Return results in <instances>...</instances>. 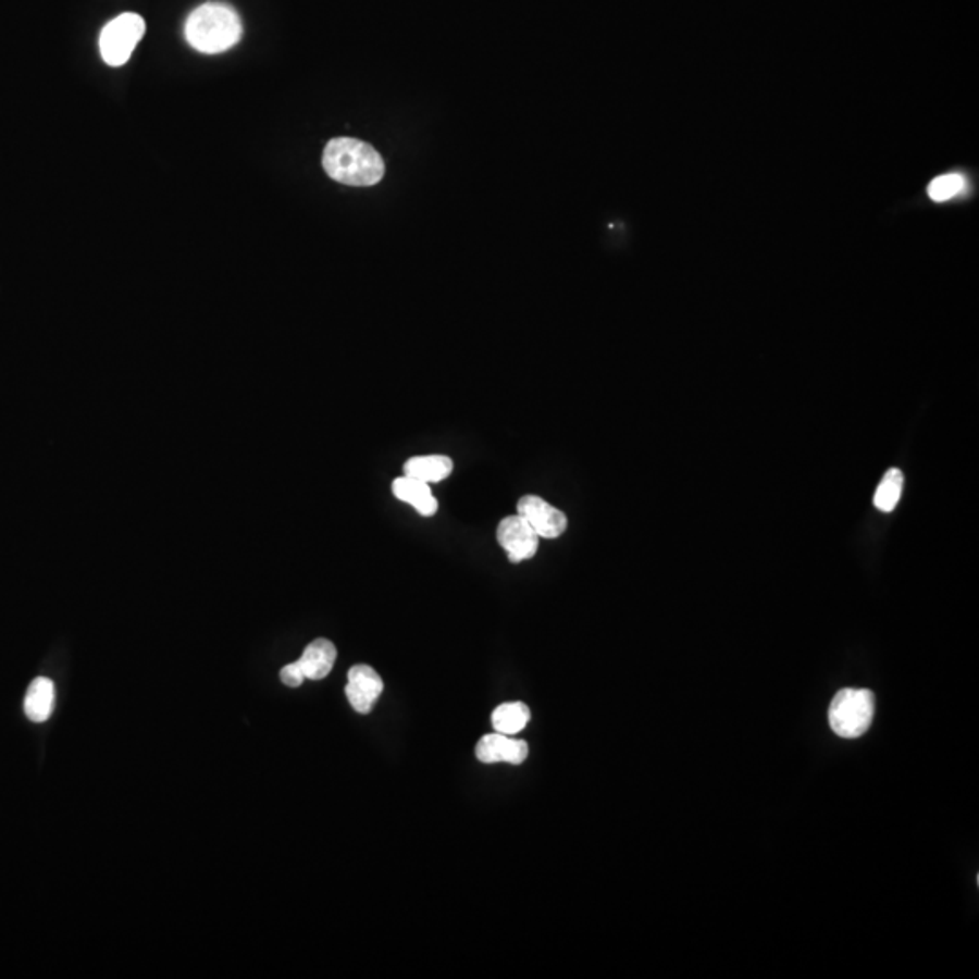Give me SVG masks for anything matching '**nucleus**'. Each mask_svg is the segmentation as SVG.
<instances>
[{
    "mask_svg": "<svg viewBox=\"0 0 979 979\" xmlns=\"http://www.w3.org/2000/svg\"><path fill=\"white\" fill-rule=\"evenodd\" d=\"M185 40L190 48L207 54L227 51L239 42L244 26L234 8L222 2H207L196 8L185 21Z\"/></svg>",
    "mask_w": 979,
    "mask_h": 979,
    "instance_id": "1",
    "label": "nucleus"
},
{
    "mask_svg": "<svg viewBox=\"0 0 979 979\" xmlns=\"http://www.w3.org/2000/svg\"><path fill=\"white\" fill-rule=\"evenodd\" d=\"M323 169L339 184L367 187L385 174V162L374 147L356 138H334L323 151Z\"/></svg>",
    "mask_w": 979,
    "mask_h": 979,
    "instance_id": "2",
    "label": "nucleus"
},
{
    "mask_svg": "<svg viewBox=\"0 0 979 979\" xmlns=\"http://www.w3.org/2000/svg\"><path fill=\"white\" fill-rule=\"evenodd\" d=\"M875 717V695L867 690L838 691L829 707V723L842 739H858L867 733Z\"/></svg>",
    "mask_w": 979,
    "mask_h": 979,
    "instance_id": "3",
    "label": "nucleus"
},
{
    "mask_svg": "<svg viewBox=\"0 0 979 979\" xmlns=\"http://www.w3.org/2000/svg\"><path fill=\"white\" fill-rule=\"evenodd\" d=\"M146 33V22L136 13H122L108 22L100 33V53L106 64L119 67L131 59L136 44Z\"/></svg>",
    "mask_w": 979,
    "mask_h": 979,
    "instance_id": "4",
    "label": "nucleus"
},
{
    "mask_svg": "<svg viewBox=\"0 0 979 979\" xmlns=\"http://www.w3.org/2000/svg\"><path fill=\"white\" fill-rule=\"evenodd\" d=\"M517 513L535 530L538 537L557 538L568 528V519L565 513L541 499L538 495L521 497L517 503Z\"/></svg>",
    "mask_w": 979,
    "mask_h": 979,
    "instance_id": "5",
    "label": "nucleus"
},
{
    "mask_svg": "<svg viewBox=\"0 0 979 979\" xmlns=\"http://www.w3.org/2000/svg\"><path fill=\"white\" fill-rule=\"evenodd\" d=\"M497 541L505 548L510 562H522L537 554L538 535L530 524L517 516L505 517L497 526Z\"/></svg>",
    "mask_w": 979,
    "mask_h": 979,
    "instance_id": "6",
    "label": "nucleus"
},
{
    "mask_svg": "<svg viewBox=\"0 0 979 979\" xmlns=\"http://www.w3.org/2000/svg\"><path fill=\"white\" fill-rule=\"evenodd\" d=\"M345 693L350 706L361 715H367L374 709L375 702L383 693V680L374 668H370L367 664H358L348 671Z\"/></svg>",
    "mask_w": 979,
    "mask_h": 979,
    "instance_id": "7",
    "label": "nucleus"
},
{
    "mask_svg": "<svg viewBox=\"0 0 979 979\" xmlns=\"http://www.w3.org/2000/svg\"><path fill=\"white\" fill-rule=\"evenodd\" d=\"M475 756L483 764L506 761L511 766H519L528 758V744L524 740L511 739L508 734H484L475 747Z\"/></svg>",
    "mask_w": 979,
    "mask_h": 979,
    "instance_id": "8",
    "label": "nucleus"
},
{
    "mask_svg": "<svg viewBox=\"0 0 979 979\" xmlns=\"http://www.w3.org/2000/svg\"><path fill=\"white\" fill-rule=\"evenodd\" d=\"M336 646L326 639H315L305 647L303 655L299 657V666L303 669L305 679L321 680L331 673L336 662Z\"/></svg>",
    "mask_w": 979,
    "mask_h": 979,
    "instance_id": "9",
    "label": "nucleus"
},
{
    "mask_svg": "<svg viewBox=\"0 0 979 979\" xmlns=\"http://www.w3.org/2000/svg\"><path fill=\"white\" fill-rule=\"evenodd\" d=\"M392 492L397 499L412 505L421 516L432 517L437 511V499L432 495L430 484L423 483L419 479L408 478V475L397 478L392 483Z\"/></svg>",
    "mask_w": 979,
    "mask_h": 979,
    "instance_id": "10",
    "label": "nucleus"
},
{
    "mask_svg": "<svg viewBox=\"0 0 979 979\" xmlns=\"http://www.w3.org/2000/svg\"><path fill=\"white\" fill-rule=\"evenodd\" d=\"M54 706V685L46 677H38L29 684L24 701V711L32 722L42 723L51 717Z\"/></svg>",
    "mask_w": 979,
    "mask_h": 979,
    "instance_id": "11",
    "label": "nucleus"
},
{
    "mask_svg": "<svg viewBox=\"0 0 979 979\" xmlns=\"http://www.w3.org/2000/svg\"><path fill=\"white\" fill-rule=\"evenodd\" d=\"M454 470V462L450 457L446 456H419L410 457L402 472L408 478L419 479L423 483H439L443 479L450 475Z\"/></svg>",
    "mask_w": 979,
    "mask_h": 979,
    "instance_id": "12",
    "label": "nucleus"
},
{
    "mask_svg": "<svg viewBox=\"0 0 979 979\" xmlns=\"http://www.w3.org/2000/svg\"><path fill=\"white\" fill-rule=\"evenodd\" d=\"M530 717H532V712L526 704L508 702V704L495 707V711L492 712V726H494L495 733L511 736V734L521 733L522 729L526 728Z\"/></svg>",
    "mask_w": 979,
    "mask_h": 979,
    "instance_id": "13",
    "label": "nucleus"
},
{
    "mask_svg": "<svg viewBox=\"0 0 979 979\" xmlns=\"http://www.w3.org/2000/svg\"><path fill=\"white\" fill-rule=\"evenodd\" d=\"M903 473L897 468H892L881 479L880 486L876 490L875 505L878 510L892 511L896 508L897 500L902 497Z\"/></svg>",
    "mask_w": 979,
    "mask_h": 979,
    "instance_id": "14",
    "label": "nucleus"
},
{
    "mask_svg": "<svg viewBox=\"0 0 979 979\" xmlns=\"http://www.w3.org/2000/svg\"><path fill=\"white\" fill-rule=\"evenodd\" d=\"M965 187H967V182L963 178V174L949 173L932 179L927 187V193H929L930 200L946 201L954 196L962 195Z\"/></svg>",
    "mask_w": 979,
    "mask_h": 979,
    "instance_id": "15",
    "label": "nucleus"
},
{
    "mask_svg": "<svg viewBox=\"0 0 979 979\" xmlns=\"http://www.w3.org/2000/svg\"><path fill=\"white\" fill-rule=\"evenodd\" d=\"M280 679H282L283 684L288 685V687H299V685L303 684L305 673L301 666H299L298 660L293 664H287L285 668H282L280 671Z\"/></svg>",
    "mask_w": 979,
    "mask_h": 979,
    "instance_id": "16",
    "label": "nucleus"
}]
</instances>
